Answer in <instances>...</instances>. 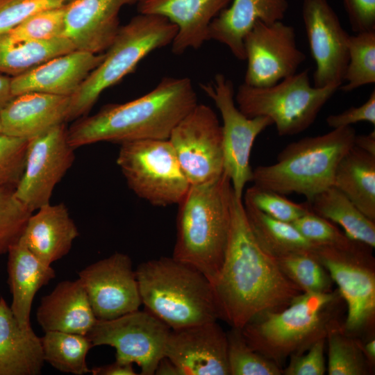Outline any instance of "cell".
<instances>
[{
	"mask_svg": "<svg viewBox=\"0 0 375 375\" xmlns=\"http://www.w3.org/2000/svg\"><path fill=\"white\" fill-rule=\"evenodd\" d=\"M232 0H140V14L162 16L175 24L177 33L172 42L174 54L187 49H197L208 38L209 26L212 19Z\"/></svg>",
	"mask_w": 375,
	"mask_h": 375,
	"instance_id": "obj_21",
	"label": "cell"
},
{
	"mask_svg": "<svg viewBox=\"0 0 375 375\" xmlns=\"http://www.w3.org/2000/svg\"><path fill=\"white\" fill-rule=\"evenodd\" d=\"M308 69L264 88L240 85L235 96L239 110L247 117H268L280 136L302 133L338 89L311 85Z\"/></svg>",
	"mask_w": 375,
	"mask_h": 375,
	"instance_id": "obj_8",
	"label": "cell"
},
{
	"mask_svg": "<svg viewBox=\"0 0 375 375\" xmlns=\"http://www.w3.org/2000/svg\"><path fill=\"white\" fill-rule=\"evenodd\" d=\"M142 304L171 329L220 319L212 284L173 257L142 262L135 270Z\"/></svg>",
	"mask_w": 375,
	"mask_h": 375,
	"instance_id": "obj_5",
	"label": "cell"
},
{
	"mask_svg": "<svg viewBox=\"0 0 375 375\" xmlns=\"http://www.w3.org/2000/svg\"><path fill=\"white\" fill-rule=\"evenodd\" d=\"M333 186L375 221V156L353 145L336 167Z\"/></svg>",
	"mask_w": 375,
	"mask_h": 375,
	"instance_id": "obj_28",
	"label": "cell"
},
{
	"mask_svg": "<svg viewBox=\"0 0 375 375\" xmlns=\"http://www.w3.org/2000/svg\"><path fill=\"white\" fill-rule=\"evenodd\" d=\"M361 347L367 364L372 372V368L375 364V340L371 337L367 342L363 343L361 341Z\"/></svg>",
	"mask_w": 375,
	"mask_h": 375,
	"instance_id": "obj_49",
	"label": "cell"
},
{
	"mask_svg": "<svg viewBox=\"0 0 375 375\" xmlns=\"http://www.w3.org/2000/svg\"><path fill=\"white\" fill-rule=\"evenodd\" d=\"M164 356L181 375H230L227 335L217 321L171 329Z\"/></svg>",
	"mask_w": 375,
	"mask_h": 375,
	"instance_id": "obj_18",
	"label": "cell"
},
{
	"mask_svg": "<svg viewBox=\"0 0 375 375\" xmlns=\"http://www.w3.org/2000/svg\"><path fill=\"white\" fill-rule=\"evenodd\" d=\"M66 6L33 15L6 33L14 41H42L65 37Z\"/></svg>",
	"mask_w": 375,
	"mask_h": 375,
	"instance_id": "obj_37",
	"label": "cell"
},
{
	"mask_svg": "<svg viewBox=\"0 0 375 375\" xmlns=\"http://www.w3.org/2000/svg\"><path fill=\"white\" fill-rule=\"evenodd\" d=\"M168 140L190 185L216 180L224 173L222 125L208 106L197 103Z\"/></svg>",
	"mask_w": 375,
	"mask_h": 375,
	"instance_id": "obj_13",
	"label": "cell"
},
{
	"mask_svg": "<svg viewBox=\"0 0 375 375\" xmlns=\"http://www.w3.org/2000/svg\"><path fill=\"white\" fill-rule=\"evenodd\" d=\"M343 4L353 31H375V0H343Z\"/></svg>",
	"mask_w": 375,
	"mask_h": 375,
	"instance_id": "obj_45",
	"label": "cell"
},
{
	"mask_svg": "<svg viewBox=\"0 0 375 375\" xmlns=\"http://www.w3.org/2000/svg\"><path fill=\"white\" fill-rule=\"evenodd\" d=\"M178 28L156 15L139 14L121 26L102 62L71 97L67 121L88 114L107 88L132 72L153 51L172 44Z\"/></svg>",
	"mask_w": 375,
	"mask_h": 375,
	"instance_id": "obj_7",
	"label": "cell"
},
{
	"mask_svg": "<svg viewBox=\"0 0 375 375\" xmlns=\"http://www.w3.org/2000/svg\"><path fill=\"white\" fill-rule=\"evenodd\" d=\"M93 375H135L133 364L116 360L110 364L94 367L90 369Z\"/></svg>",
	"mask_w": 375,
	"mask_h": 375,
	"instance_id": "obj_46",
	"label": "cell"
},
{
	"mask_svg": "<svg viewBox=\"0 0 375 375\" xmlns=\"http://www.w3.org/2000/svg\"><path fill=\"white\" fill-rule=\"evenodd\" d=\"M72 0H0V34L39 12L66 6Z\"/></svg>",
	"mask_w": 375,
	"mask_h": 375,
	"instance_id": "obj_42",
	"label": "cell"
},
{
	"mask_svg": "<svg viewBox=\"0 0 375 375\" xmlns=\"http://www.w3.org/2000/svg\"><path fill=\"white\" fill-rule=\"evenodd\" d=\"M302 18L316 65L313 86L339 88L349 60V35L328 0H303Z\"/></svg>",
	"mask_w": 375,
	"mask_h": 375,
	"instance_id": "obj_17",
	"label": "cell"
},
{
	"mask_svg": "<svg viewBox=\"0 0 375 375\" xmlns=\"http://www.w3.org/2000/svg\"><path fill=\"white\" fill-rule=\"evenodd\" d=\"M328 367L329 375H367L372 374L361 347V340L349 335L341 319L329 328Z\"/></svg>",
	"mask_w": 375,
	"mask_h": 375,
	"instance_id": "obj_33",
	"label": "cell"
},
{
	"mask_svg": "<svg viewBox=\"0 0 375 375\" xmlns=\"http://www.w3.org/2000/svg\"><path fill=\"white\" fill-rule=\"evenodd\" d=\"M36 318L44 332L58 331L86 335L97 321L78 278L61 281L44 296Z\"/></svg>",
	"mask_w": 375,
	"mask_h": 375,
	"instance_id": "obj_25",
	"label": "cell"
},
{
	"mask_svg": "<svg viewBox=\"0 0 375 375\" xmlns=\"http://www.w3.org/2000/svg\"><path fill=\"white\" fill-rule=\"evenodd\" d=\"M310 203L313 212L339 224L349 238L374 249L375 221L335 186L318 194Z\"/></svg>",
	"mask_w": 375,
	"mask_h": 375,
	"instance_id": "obj_29",
	"label": "cell"
},
{
	"mask_svg": "<svg viewBox=\"0 0 375 375\" xmlns=\"http://www.w3.org/2000/svg\"><path fill=\"white\" fill-rule=\"evenodd\" d=\"M292 224L305 238L315 245L344 247L353 240L329 220L315 214L312 210Z\"/></svg>",
	"mask_w": 375,
	"mask_h": 375,
	"instance_id": "obj_41",
	"label": "cell"
},
{
	"mask_svg": "<svg viewBox=\"0 0 375 375\" xmlns=\"http://www.w3.org/2000/svg\"><path fill=\"white\" fill-rule=\"evenodd\" d=\"M104 56L74 50L55 57L11 78L12 95L41 92L72 97Z\"/></svg>",
	"mask_w": 375,
	"mask_h": 375,
	"instance_id": "obj_20",
	"label": "cell"
},
{
	"mask_svg": "<svg viewBox=\"0 0 375 375\" xmlns=\"http://www.w3.org/2000/svg\"><path fill=\"white\" fill-rule=\"evenodd\" d=\"M0 133H2V128H1V119H0Z\"/></svg>",
	"mask_w": 375,
	"mask_h": 375,
	"instance_id": "obj_51",
	"label": "cell"
},
{
	"mask_svg": "<svg viewBox=\"0 0 375 375\" xmlns=\"http://www.w3.org/2000/svg\"><path fill=\"white\" fill-rule=\"evenodd\" d=\"M76 50L66 37L42 41H14L0 34V73L22 74L55 57Z\"/></svg>",
	"mask_w": 375,
	"mask_h": 375,
	"instance_id": "obj_30",
	"label": "cell"
},
{
	"mask_svg": "<svg viewBox=\"0 0 375 375\" xmlns=\"http://www.w3.org/2000/svg\"><path fill=\"white\" fill-rule=\"evenodd\" d=\"M274 259L283 274L303 292L333 290V282L314 252L292 253Z\"/></svg>",
	"mask_w": 375,
	"mask_h": 375,
	"instance_id": "obj_35",
	"label": "cell"
},
{
	"mask_svg": "<svg viewBox=\"0 0 375 375\" xmlns=\"http://www.w3.org/2000/svg\"><path fill=\"white\" fill-rule=\"evenodd\" d=\"M117 163L129 188L155 206L178 204L190 186L168 139L122 143Z\"/></svg>",
	"mask_w": 375,
	"mask_h": 375,
	"instance_id": "obj_10",
	"label": "cell"
},
{
	"mask_svg": "<svg viewBox=\"0 0 375 375\" xmlns=\"http://www.w3.org/2000/svg\"><path fill=\"white\" fill-rule=\"evenodd\" d=\"M222 115L224 172L230 178L234 194L242 199L244 187L252 181L250 156L257 136L273 124L268 117H246L235 105L234 85L222 74L201 85Z\"/></svg>",
	"mask_w": 375,
	"mask_h": 375,
	"instance_id": "obj_11",
	"label": "cell"
},
{
	"mask_svg": "<svg viewBox=\"0 0 375 375\" xmlns=\"http://www.w3.org/2000/svg\"><path fill=\"white\" fill-rule=\"evenodd\" d=\"M40 340L44 361L56 369L75 375L90 372L86 358L93 347L86 335L50 331Z\"/></svg>",
	"mask_w": 375,
	"mask_h": 375,
	"instance_id": "obj_32",
	"label": "cell"
},
{
	"mask_svg": "<svg viewBox=\"0 0 375 375\" xmlns=\"http://www.w3.org/2000/svg\"><path fill=\"white\" fill-rule=\"evenodd\" d=\"M372 248L353 240L344 247L317 245L314 253L345 301L344 330L358 338L372 333L375 322V271Z\"/></svg>",
	"mask_w": 375,
	"mask_h": 375,
	"instance_id": "obj_9",
	"label": "cell"
},
{
	"mask_svg": "<svg viewBox=\"0 0 375 375\" xmlns=\"http://www.w3.org/2000/svg\"><path fill=\"white\" fill-rule=\"evenodd\" d=\"M354 146L375 156V131L367 135H356L354 139Z\"/></svg>",
	"mask_w": 375,
	"mask_h": 375,
	"instance_id": "obj_47",
	"label": "cell"
},
{
	"mask_svg": "<svg viewBox=\"0 0 375 375\" xmlns=\"http://www.w3.org/2000/svg\"><path fill=\"white\" fill-rule=\"evenodd\" d=\"M74 150L65 123L28 140L24 172L14 188L17 199L33 212L49 203L56 185L74 161Z\"/></svg>",
	"mask_w": 375,
	"mask_h": 375,
	"instance_id": "obj_14",
	"label": "cell"
},
{
	"mask_svg": "<svg viewBox=\"0 0 375 375\" xmlns=\"http://www.w3.org/2000/svg\"><path fill=\"white\" fill-rule=\"evenodd\" d=\"M10 78L0 74V108L13 97L10 90Z\"/></svg>",
	"mask_w": 375,
	"mask_h": 375,
	"instance_id": "obj_48",
	"label": "cell"
},
{
	"mask_svg": "<svg viewBox=\"0 0 375 375\" xmlns=\"http://www.w3.org/2000/svg\"><path fill=\"white\" fill-rule=\"evenodd\" d=\"M8 283L12 295L10 309L19 325L31 328L30 315L38 290L55 278L51 266L42 263L20 240L7 253Z\"/></svg>",
	"mask_w": 375,
	"mask_h": 375,
	"instance_id": "obj_26",
	"label": "cell"
},
{
	"mask_svg": "<svg viewBox=\"0 0 375 375\" xmlns=\"http://www.w3.org/2000/svg\"><path fill=\"white\" fill-rule=\"evenodd\" d=\"M140 0H72L65 8V34L76 50L101 53L110 46L119 27V12Z\"/></svg>",
	"mask_w": 375,
	"mask_h": 375,
	"instance_id": "obj_19",
	"label": "cell"
},
{
	"mask_svg": "<svg viewBox=\"0 0 375 375\" xmlns=\"http://www.w3.org/2000/svg\"><path fill=\"white\" fill-rule=\"evenodd\" d=\"M242 200L272 218L289 223L312 210L309 202H293L283 194L255 185L246 190Z\"/></svg>",
	"mask_w": 375,
	"mask_h": 375,
	"instance_id": "obj_38",
	"label": "cell"
},
{
	"mask_svg": "<svg viewBox=\"0 0 375 375\" xmlns=\"http://www.w3.org/2000/svg\"><path fill=\"white\" fill-rule=\"evenodd\" d=\"M158 375H181L178 369L166 357H163L156 369Z\"/></svg>",
	"mask_w": 375,
	"mask_h": 375,
	"instance_id": "obj_50",
	"label": "cell"
},
{
	"mask_svg": "<svg viewBox=\"0 0 375 375\" xmlns=\"http://www.w3.org/2000/svg\"><path fill=\"white\" fill-rule=\"evenodd\" d=\"M288 0H232L211 22L209 40L225 44L238 60H246L244 40L257 21L270 24L282 21Z\"/></svg>",
	"mask_w": 375,
	"mask_h": 375,
	"instance_id": "obj_23",
	"label": "cell"
},
{
	"mask_svg": "<svg viewBox=\"0 0 375 375\" xmlns=\"http://www.w3.org/2000/svg\"><path fill=\"white\" fill-rule=\"evenodd\" d=\"M344 301L338 289L303 292L283 310L253 319L242 333L253 349L283 368L291 356L302 354L326 339L331 326L340 319Z\"/></svg>",
	"mask_w": 375,
	"mask_h": 375,
	"instance_id": "obj_4",
	"label": "cell"
},
{
	"mask_svg": "<svg viewBox=\"0 0 375 375\" xmlns=\"http://www.w3.org/2000/svg\"><path fill=\"white\" fill-rule=\"evenodd\" d=\"M349 60L343 83L338 89L351 92L360 87L375 83V31L349 35Z\"/></svg>",
	"mask_w": 375,
	"mask_h": 375,
	"instance_id": "obj_34",
	"label": "cell"
},
{
	"mask_svg": "<svg viewBox=\"0 0 375 375\" xmlns=\"http://www.w3.org/2000/svg\"><path fill=\"white\" fill-rule=\"evenodd\" d=\"M367 122L375 125V90L361 106L351 107L342 112L331 115L326 119L327 125L333 128L349 126L353 124Z\"/></svg>",
	"mask_w": 375,
	"mask_h": 375,
	"instance_id": "obj_44",
	"label": "cell"
},
{
	"mask_svg": "<svg viewBox=\"0 0 375 375\" xmlns=\"http://www.w3.org/2000/svg\"><path fill=\"white\" fill-rule=\"evenodd\" d=\"M32 213L15 197L14 188L0 187V256L19 240Z\"/></svg>",
	"mask_w": 375,
	"mask_h": 375,
	"instance_id": "obj_39",
	"label": "cell"
},
{
	"mask_svg": "<svg viewBox=\"0 0 375 375\" xmlns=\"http://www.w3.org/2000/svg\"><path fill=\"white\" fill-rule=\"evenodd\" d=\"M325 340H318L302 354L291 356L288 366L283 369V374L324 375L326 372Z\"/></svg>",
	"mask_w": 375,
	"mask_h": 375,
	"instance_id": "obj_43",
	"label": "cell"
},
{
	"mask_svg": "<svg viewBox=\"0 0 375 375\" xmlns=\"http://www.w3.org/2000/svg\"><path fill=\"white\" fill-rule=\"evenodd\" d=\"M189 78L164 77L146 94L124 103H110L83 116L67 128L75 149L100 142L119 144L141 140H167L177 124L197 104Z\"/></svg>",
	"mask_w": 375,
	"mask_h": 375,
	"instance_id": "obj_2",
	"label": "cell"
},
{
	"mask_svg": "<svg viewBox=\"0 0 375 375\" xmlns=\"http://www.w3.org/2000/svg\"><path fill=\"white\" fill-rule=\"evenodd\" d=\"M171 328L147 310L109 320H97L87 334L92 347L108 345L116 350L115 360L135 363L142 375L155 374L164 357Z\"/></svg>",
	"mask_w": 375,
	"mask_h": 375,
	"instance_id": "obj_12",
	"label": "cell"
},
{
	"mask_svg": "<svg viewBox=\"0 0 375 375\" xmlns=\"http://www.w3.org/2000/svg\"><path fill=\"white\" fill-rule=\"evenodd\" d=\"M40 338L24 328L0 297V375H38L44 363Z\"/></svg>",
	"mask_w": 375,
	"mask_h": 375,
	"instance_id": "obj_27",
	"label": "cell"
},
{
	"mask_svg": "<svg viewBox=\"0 0 375 375\" xmlns=\"http://www.w3.org/2000/svg\"><path fill=\"white\" fill-rule=\"evenodd\" d=\"M356 135L349 126L291 142L278 153L276 162L253 169V185L283 195L301 194L310 203L333 185L336 167L354 145Z\"/></svg>",
	"mask_w": 375,
	"mask_h": 375,
	"instance_id": "obj_6",
	"label": "cell"
},
{
	"mask_svg": "<svg viewBox=\"0 0 375 375\" xmlns=\"http://www.w3.org/2000/svg\"><path fill=\"white\" fill-rule=\"evenodd\" d=\"M29 217L19 239L42 263L51 265L66 256L78 236L67 206L47 203Z\"/></svg>",
	"mask_w": 375,
	"mask_h": 375,
	"instance_id": "obj_24",
	"label": "cell"
},
{
	"mask_svg": "<svg viewBox=\"0 0 375 375\" xmlns=\"http://www.w3.org/2000/svg\"><path fill=\"white\" fill-rule=\"evenodd\" d=\"M244 46L247 60L244 83L252 87L276 84L297 73L306 60L294 28L282 21H257L245 35Z\"/></svg>",
	"mask_w": 375,
	"mask_h": 375,
	"instance_id": "obj_15",
	"label": "cell"
},
{
	"mask_svg": "<svg viewBox=\"0 0 375 375\" xmlns=\"http://www.w3.org/2000/svg\"><path fill=\"white\" fill-rule=\"evenodd\" d=\"M97 320H109L139 310L142 304L131 258L115 253L78 272Z\"/></svg>",
	"mask_w": 375,
	"mask_h": 375,
	"instance_id": "obj_16",
	"label": "cell"
},
{
	"mask_svg": "<svg viewBox=\"0 0 375 375\" xmlns=\"http://www.w3.org/2000/svg\"><path fill=\"white\" fill-rule=\"evenodd\" d=\"M28 140L0 133V187L15 188L24 172Z\"/></svg>",
	"mask_w": 375,
	"mask_h": 375,
	"instance_id": "obj_40",
	"label": "cell"
},
{
	"mask_svg": "<svg viewBox=\"0 0 375 375\" xmlns=\"http://www.w3.org/2000/svg\"><path fill=\"white\" fill-rule=\"evenodd\" d=\"M233 193L230 178L224 172L216 180L190 185L177 204L172 257L197 269L211 284L224 258Z\"/></svg>",
	"mask_w": 375,
	"mask_h": 375,
	"instance_id": "obj_3",
	"label": "cell"
},
{
	"mask_svg": "<svg viewBox=\"0 0 375 375\" xmlns=\"http://www.w3.org/2000/svg\"><path fill=\"white\" fill-rule=\"evenodd\" d=\"M226 335L230 375L283 374V368L247 344L241 329L231 327Z\"/></svg>",
	"mask_w": 375,
	"mask_h": 375,
	"instance_id": "obj_36",
	"label": "cell"
},
{
	"mask_svg": "<svg viewBox=\"0 0 375 375\" xmlns=\"http://www.w3.org/2000/svg\"><path fill=\"white\" fill-rule=\"evenodd\" d=\"M243 203L256 240L274 258L292 253L314 252L317 245L305 238L292 223L276 219L247 203Z\"/></svg>",
	"mask_w": 375,
	"mask_h": 375,
	"instance_id": "obj_31",
	"label": "cell"
},
{
	"mask_svg": "<svg viewBox=\"0 0 375 375\" xmlns=\"http://www.w3.org/2000/svg\"><path fill=\"white\" fill-rule=\"evenodd\" d=\"M71 97L28 92L13 97L0 108L2 133L30 140L67 122Z\"/></svg>",
	"mask_w": 375,
	"mask_h": 375,
	"instance_id": "obj_22",
	"label": "cell"
},
{
	"mask_svg": "<svg viewBox=\"0 0 375 375\" xmlns=\"http://www.w3.org/2000/svg\"><path fill=\"white\" fill-rule=\"evenodd\" d=\"M212 286L220 319L239 329L261 315L283 310L303 293L259 244L242 199L234 192L224 258Z\"/></svg>",
	"mask_w": 375,
	"mask_h": 375,
	"instance_id": "obj_1",
	"label": "cell"
}]
</instances>
